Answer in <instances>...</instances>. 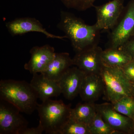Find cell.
<instances>
[{
    "mask_svg": "<svg viewBox=\"0 0 134 134\" xmlns=\"http://www.w3.org/2000/svg\"><path fill=\"white\" fill-rule=\"evenodd\" d=\"M91 134H118L104 120L101 115L97 112L89 126Z\"/></svg>",
    "mask_w": 134,
    "mask_h": 134,
    "instance_id": "cell-19",
    "label": "cell"
},
{
    "mask_svg": "<svg viewBox=\"0 0 134 134\" xmlns=\"http://www.w3.org/2000/svg\"><path fill=\"white\" fill-rule=\"evenodd\" d=\"M44 131L43 127L39 123L38 126L36 127L28 128L23 130L20 134H41Z\"/></svg>",
    "mask_w": 134,
    "mask_h": 134,
    "instance_id": "cell-24",
    "label": "cell"
},
{
    "mask_svg": "<svg viewBox=\"0 0 134 134\" xmlns=\"http://www.w3.org/2000/svg\"><path fill=\"white\" fill-rule=\"evenodd\" d=\"M59 134H91L89 126L70 119L63 125Z\"/></svg>",
    "mask_w": 134,
    "mask_h": 134,
    "instance_id": "cell-20",
    "label": "cell"
},
{
    "mask_svg": "<svg viewBox=\"0 0 134 134\" xmlns=\"http://www.w3.org/2000/svg\"><path fill=\"white\" fill-rule=\"evenodd\" d=\"M96 0H61L64 6L68 9L79 11H84L94 7Z\"/></svg>",
    "mask_w": 134,
    "mask_h": 134,
    "instance_id": "cell-21",
    "label": "cell"
},
{
    "mask_svg": "<svg viewBox=\"0 0 134 134\" xmlns=\"http://www.w3.org/2000/svg\"><path fill=\"white\" fill-rule=\"evenodd\" d=\"M106 99L112 103L126 96H132L131 82L120 68L103 65L100 74Z\"/></svg>",
    "mask_w": 134,
    "mask_h": 134,
    "instance_id": "cell-4",
    "label": "cell"
},
{
    "mask_svg": "<svg viewBox=\"0 0 134 134\" xmlns=\"http://www.w3.org/2000/svg\"><path fill=\"white\" fill-rule=\"evenodd\" d=\"M121 69L127 79L131 82H134V60L132 59Z\"/></svg>",
    "mask_w": 134,
    "mask_h": 134,
    "instance_id": "cell-22",
    "label": "cell"
},
{
    "mask_svg": "<svg viewBox=\"0 0 134 134\" xmlns=\"http://www.w3.org/2000/svg\"><path fill=\"white\" fill-rule=\"evenodd\" d=\"M133 122H134V131H133V134H134V120H133Z\"/></svg>",
    "mask_w": 134,
    "mask_h": 134,
    "instance_id": "cell-26",
    "label": "cell"
},
{
    "mask_svg": "<svg viewBox=\"0 0 134 134\" xmlns=\"http://www.w3.org/2000/svg\"><path fill=\"white\" fill-rule=\"evenodd\" d=\"M18 110L0 104V134H20L29 122Z\"/></svg>",
    "mask_w": 134,
    "mask_h": 134,
    "instance_id": "cell-10",
    "label": "cell"
},
{
    "mask_svg": "<svg viewBox=\"0 0 134 134\" xmlns=\"http://www.w3.org/2000/svg\"><path fill=\"white\" fill-rule=\"evenodd\" d=\"M73 59L66 52L56 53L54 58L41 74L50 80L58 82L71 66Z\"/></svg>",
    "mask_w": 134,
    "mask_h": 134,
    "instance_id": "cell-15",
    "label": "cell"
},
{
    "mask_svg": "<svg viewBox=\"0 0 134 134\" xmlns=\"http://www.w3.org/2000/svg\"><path fill=\"white\" fill-rule=\"evenodd\" d=\"M134 34L133 36V37H134Z\"/></svg>",
    "mask_w": 134,
    "mask_h": 134,
    "instance_id": "cell-27",
    "label": "cell"
},
{
    "mask_svg": "<svg viewBox=\"0 0 134 134\" xmlns=\"http://www.w3.org/2000/svg\"><path fill=\"white\" fill-rule=\"evenodd\" d=\"M134 34V0H130L125 6L117 24L109 32L107 48H119Z\"/></svg>",
    "mask_w": 134,
    "mask_h": 134,
    "instance_id": "cell-5",
    "label": "cell"
},
{
    "mask_svg": "<svg viewBox=\"0 0 134 134\" xmlns=\"http://www.w3.org/2000/svg\"><path fill=\"white\" fill-rule=\"evenodd\" d=\"M30 53V59L25 64L24 68L32 75L44 71L56 54L54 48L49 44L33 47Z\"/></svg>",
    "mask_w": 134,
    "mask_h": 134,
    "instance_id": "cell-11",
    "label": "cell"
},
{
    "mask_svg": "<svg viewBox=\"0 0 134 134\" xmlns=\"http://www.w3.org/2000/svg\"><path fill=\"white\" fill-rule=\"evenodd\" d=\"M103 65L121 68L133 59L127 53L119 48H107L101 54Z\"/></svg>",
    "mask_w": 134,
    "mask_h": 134,
    "instance_id": "cell-16",
    "label": "cell"
},
{
    "mask_svg": "<svg viewBox=\"0 0 134 134\" xmlns=\"http://www.w3.org/2000/svg\"><path fill=\"white\" fill-rule=\"evenodd\" d=\"M131 83L132 95L134 98V82H131Z\"/></svg>",
    "mask_w": 134,
    "mask_h": 134,
    "instance_id": "cell-25",
    "label": "cell"
},
{
    "mask_svg": "<svg viewBox=\"0 0 134 134\" xmlns=\"http://www.w3.org/2000/svg\"><path fill=\"white\" fill-rule=\"evenodd\" d=\"M5 26L12 36H19L30 32H38L44 34L47 38L63 40L67 38L66 36H59L47 31L41 22L34 18H19L7 22Z\"/></svg>",
    "mask_w": 134,
    "mask_h": 134,
    "instance_id": "cell-9",
    "label": "cell"
},
{
    "mask_svg": "<svg viewBox=\"0 0 134 134\" xmlns=\"http://www.w3.org/2000/svg\"><path fill=\"white\" fill-rule=\"evenodd\" d=\"M111 104L117 111L133 120L134 98L133 96H126Z\"/></svg>",
    "mask_w": 134,
    "mask_h": 134,
    "instance_id": "cell-18",
    "label": "cell"
},
{
    "mask_svg": "<svg viewBox=\"0 0 134 134\" xmlns=\"http://www.w3.org/2000/svg\"><path fill=\"white\" fill-rule=\"evenodd\" d=\"M96 110L103 119L119 134H133V120L114 110L111 103L96 104Z\"/></svg>",
    "mask_w": 134,
    "mask_h": 134,
    "instance_id": "cell-7",
    "label": "cell"
},
{
    "mask_svg": "<svg viewBox=\"0 0 134 134\" xmlns=\"http://www.w3.org/2000/svg\"><path fill=\"white\" fill-rule=\"evenodd\" d=\"M119 48L126 52L134 60V36Z\"/></svg>",
    "mask_w": 134,
    "mask_h": 134,
    "instance_id": "cell-23",
    "label": "cell"
},
{
    "mask_svg": "<svg viewBox=\"0 0 134 134\" xmlns=\"http://www.w3.org/2000/svg\"><path fill=\"white\" fill-rule=\"evenodd\" d=\"M104 94V86L100 75L85 74L79 94L85 102L94 103Z\"/></svg>",
    "mask_w": 134,
    "mask_h": 134,
    "instance_id": "cell-13",
    "label": "cell"
},
{
    "mask_svg": "<svg viewBox=\"0 0 134 134\" xmlns=\"http://www.w3.org/2000/svg\"><path fill=\"white\" fill-rule=\"evenodd\" d=\"M38 74H33L30 83L42 102L62 94L61 90L58 82L48 79L41 73Z\"/></svg>",
    "mask_w": 134,
    "mask_h": 134,
    "instance_id": "cell-14",
    "label": "cell"
},
{
    "mask_svg": "<svg viewBox=\"0 0 134 134\" xmlns=\"http://www.w3.org/2000/svg\"><path fill=\"white\" fill-rule=\"evenodd\" d=\"M57 28L65 34L76 53L98 45L100 30L95 24L89 25L80 18L71 12H60Z\"/></svg>",
    "mask_w": 134,
    "mask_h": 134,
    "instance_id": "cell-1",
    "label": "cell"
},
{
    "mask_svg": "<svg viewBox=\"0 0 134 134\" xmlns=\"http://www.w3.org/2000/svg\"><path fill=\"white\" fill-rule=\"evenodd\" d=\"M103 51L97 45L76 53L72 58L73 65L85 74L100 75L103 66L101 58Z\"/></svg>",
    "mask_w": 134,
    "mask_h": 134,
    "instance_id": "cell-8",
    "label": "cell"
},
{
    "mask_svg": "<svg viewBox=\"0 0 134 134\" xmlns=\"http://www.w3.org/2000/svg\"><path fill=\"white\" fill-rule=\"evenodd\" d=\"M125 0H112L94 6L97 15L96 24L100 31L110 32L117 24L125 8Z\"/></svg>",
    "mask_w": 134,
    "mask_h": 134,
    "instance_id": "cell-6",
    "label": "cell"
},
{
    "mask_svg": "<svg viewBox=\"0 0 134 134\" xmlns=\"http://www.w3.org/2000/svg\"><path fill=\"white\" fill-rule=\"evenodd\" d=\"M0 97L19 112L31 114L37 110L38 95L30 83L24 81L6 79L0 81Z\"/></svg>",
    "mask_w": 134,
    "mask_h": 134,
    "instance_id": "cell-2",
    "label": "cell"
},
{
    "mask_svg": "<svg viewBox=\"0 0 134 134\" xmlns=\"http://www.w3.org/2000/svg\"><path fill=\"white\" fill-rule=\"evenodd\" d=\"M71 105H66L62 100L51 99L38 105L37 110L39 123L46 133L59 134L63 125L69 119Z\"/></svg>",
    "mask_w": 134,
    "mask_h": 134,
    "instance_id": "cell-3",
    "label": "cell"
},
{
    "mask_svg": "<svg viewBox=\"0 0 134 134\" xmlns=\"http://www.w3.org/2000/svg\"><path fill=\"white\" fill-rule=\"evenodd\" d=\"M85 74L76 66L70 68L58 81L62 94L69 100L79 94Z\"/></svg>",
    "mask_w": 134,
    "mask_h": 134,
    "instance_id": "cell-12",
    "label": "cell"
},
{
    "mask_svg": "<svg viewBox=\"0 0 134 134\" xmlns=\"http://www.w3.org/2000/svg\"><path fill=\"white\" fill-rule=\"evenodd\" d=\"M97 113L96 104L85 102L77 104L71 108L69 118L77 122L90 126Z\"/></svg>",
    "mask_w": 134,
    "mask_h": 134,
    "instance_id": "cell-17",
    "label": "cell"
}]
</instances>
